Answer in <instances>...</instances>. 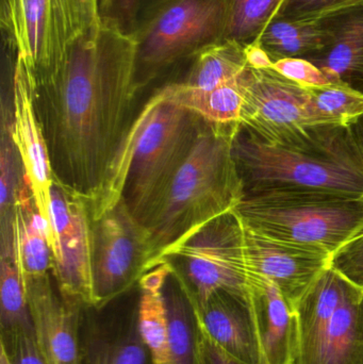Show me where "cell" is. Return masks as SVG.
<instances>
[{"instance_id":"1","label":"cell","mask_w":363,"mask_h":364,"mask_svg":"<svg viewBox=\"0 0 363 364\" xmlns=\"http://www.w3.org/2000/svg\"><path fill=\"white\" fill-rule=\"evenodd\" d=\"M27 80L53 178L90 205L134 119V38L100 21L57 68Z\"/></svg>"},{"instance_id":"2","label":"cell","mask_w":363,"mask_h":364,"mask_svg":"<svg viewBox=\"0 0 363 364\" xmlns=\"http://www.w3.org/2000/svg\"><path fill=\"white\" fill-rule=\"evenodd\" d=\"M204 123L200 115L158 90L126 129L99 192L89 205L92 220L123 199L132 215L146 227L191 155Z\"/></svg>"},{"instance_id":"3","label":"cell","mask_w":363,"mask_h":364,"mask_svg":"<svg viewBox=\"0 0 363 364\" xmlns=\"http://www.w3.org/2000/svg\"><path fill=\"white\" fill-rule=\"evenodd\" d=\"M232 154L244 196L291 192L363 198V158L349 126H310L285 140L266 141L240 124Z\"/></svg>"},{"instance_id":"4","label":"cell","mask_w":363,"mask_h":364,"mask_svg":"<svg viewBox=\"0 0 363 364\" xmlns=\"http://www.w3.org/2000/svg\"><path fill=\"white\" fill-rule=\"evenodd\" d=\"M239 125L205 121L191 155L146 225L157 264L168 250L207 223L234 211L244 198L232 154Z\"/></svg>"},{"instance_id":"5","label":"cell","mask_w":363,"mask_h":364,"mask_svg":"<svg viewBox=\"0 0 363 364\" xmlns=\"http://www.w3.org/2000/svg\"><path fill=\"white\" fill-rule=\"evenodd\" d=\"M243 226L288 243L334 255L363 235V198L322 193L244 196L234 210Z\"/></svg>"},{"instance_id":"6","label":"cell","mask_w":363,"mask_h":364,"mask_svg":"<svg viewBox=\"0 0 363 364\" xmlns=\"http://www.w3.org/2000/svg\"><path fill=\"white\" fill-rule=\"evenodd\" d=\"M226 0H168L134 34V82L138 92L226 40Z\"/></svg>"},{"instance_id":"7","label":"cell","mask_w":363,"mask_h":364,"mask_svg":"<svg viewBox=\"0 0 363 364\" xmlns=\"http://www.w3.org/2000/svg\"><path fill=\"white\" fill-rule=\"evenodd\" d=\"M100 21L99 0H0L2 48L29 79L57 68Z\"/></svg>"},{"instance_id":"8","label":"cell","mask_w":363,"mask_h":364,"mask_svg":"<svg viewBox=\"0 0 363 364\" xmlns=\"http://www.w3.org/2000/svg\"><path fill=\"white\" fill-rule=\"evenodd\" d=\"M296 310V364H363V289L330 267Z\"/></svg>"},{"instance_id":"9","label":"cell","mask_w":363,"mask_h":364,"mask_svg":"<svg viewBox=\"0 0 363 364\" xmlns=\"http://www.w3.org/2000/svg\"><path fill=\"white\" fill-rule=\"evenodd\" d=\"M162 260L178 261L183 276L173 272L196 307L205 305L217 291L249 294L244 226L234 211L194 231L168 250Z\"/></svg>"},{"instance_id":"10","label":"cell","mask_w":363,"mask_h":364,"mask_svg":"<svg viewBox=\"0 0 363 364\" xmlns=\"http://www.w3.org/2000/svg\"><path fill=\"white\" fill-rule=\"evenodd\" d=\"M93 308L100 310L130 290L157 265L148 229L121 199L91 223Z\"/></svg>"},{"instance_id":"11","label":"cell","mask_w":363,"mask_h":364,"mask_svg":"<svg viewBox=\"0 0 363 364\" xmlns=\"http://www.w3.org/2000/svg\"><path fill=\"white\" fill-rule=\"evenodd\" d=\"M50 214L51 273L58 290L66 299L93 307L89 201L55 181L51 186Z\"/></svg>"},{"instance_id":"12","label":"cell","mask_w":363,"mask_h":364,"mask_svg":"<svg viewBox=\"0 0 363 364\" xmlns=\"http://www.w3.org/2000/svg\"><path fill=\"white\" fill-rule=\"evenodd\" d=\"M240 124L266 141H281L317 126L306 87L273 68H247Z\"/></svg>"},{"instance_id":"13","label":"cell","mask_w":363,"mask_h":364,"mask_svg":"<svg viewBox=\"0 0 363 364\" xmlns=\"http://www.w3.org/2000/svg\"><path fill=\"white\" fill-rule=\"evenodd\" d=\"M4 70L10 83L12 125L11 136L16 149L23 178L29 186L36 210L47 226V237H50L51 186L53 168L44 134L34 111L33 102L23 65L2 48Z\"/></svg>"},{"instance_id":"14","label":"cell","mask_w":363,"mask_h":364,"mask_svg":"<svg viewBox=\"0 0 363 364\" xmlns=\"http://www.w3.org/2000/svg\"><path fill=\"white\" fill-rule=\"evenodd\" d=\"M244 246L247 273L274 282L294 309L330 267L328 252L272 239L245 227Z\"/></svg>"},{"instance_id":"15","label":"cell","mask_w":363,"mask_h":364,"mask_svg":"<svg viewBox=\"0 0 363 364\" xmlns=\"http://www.w3.org/2000/svg\"><path fill=\"white\" fill-rule=\"evenodd\" d=\"M36 344L46 364H82L79 301L55 291L50 274L21 278Z\"/></svg>"},{"instance_id":"16","label":"cell","mask_w":363,"mask_h":364,"mask_svg":"<svg viewBox=\"0 0 363 364\" xmlns=\"http://www.w3.org/2000/svg\"><path fill=\"white\" fill-rule=\"evenodd\" d=\"M191 308L196 326L234 360L260 364L259 342L249 294L217 291L202 307Z\"/></svg>"},{"instance_id":"17","label":"cell","mask_w":363,"mask_h":364,"mask_svg":"<svg viewBox=\"0 0 363 364\" xmlns=\"http://www.w3.org/2000/svg\"><path fill=\"white\" fill-rule=\"evenodd\" d=\"M247 289L259 342L260 364H296L298 324L296 310L266 277L247 273Z\"/></svg>"},{"instance_id":"18","label":"cell","mask_w":363,"mask_h":364,"mask_svg":"<svg viewBox=\"0 0 363 364\" xmlns=\"http://www.w3.org/2000/svg\"><path fill=\"white\" fill-rule=\"evenodd\" d=\"M328 45L306 60L339 85L363 94V1L324 15Z\"/></svg>"},{"instance_id":"19","label":"cell","mask_w":363,"mask_h":364,"mask_svg":"<svg viewBox=\"0 0 363 364\" xmlns=\"http://www.w3.org/2000/svg\"><path fill=\"white\" fill-rule=\"evenodd\" d=\"M173 267L168 260L149 269L140 282L138 327L146 346L151 364H172L170 346V322L166 297V284Z\"/></svg>"},{"instance_id":"20","label":"cell","mask_w":363,"mask_h":364,"mask_svg":"<svg viewBox=\"0 0 363 364\" xmlns=\"http://www.w3.org/2000/svg\"><path fill=\"white\" fill-rule=\"evenodd\" d=\"M148 355L139 331L138 314L117 324L93 321L83 340L82 364H147Z\"/></svg>"},{"instance_id":"21","label":"cell","mask_w":363,"mask_h":364,"mask_svg":"<svg viewBox=\"0 0 363 364\" xmlns=\"http://www.w3.org/2000/svg\"><path fill=\"white\" fill-rule=\"evenodd\" d=\"M330 33L323 17L274 18L260 34L259 43L273 62L286 58L313 57L328 45Z\"/></svg>"},{"instance_id":"22","label":"cell","mask_w":363,"mask_h":364,"mask_svg":"<svg viewBox=\"0 0 363 364\" xmlns=\"http://www.w3.org/2000/svg\"><path fill=\"white\" fill-rule=\"evenodd\" d=\"M246 68L244 45L225 40L198 53L183 78L174 82L188 91H212L240 76Z\"/></svg>"},{"instance_id":"23","label":"cell","mask_w":363,"mask_h":364,"mask_svg":"<svg viewBox=\"0 0 363 364\" xmlns=\"http://www.w3.org/2000/svg\"><path fill=\"white\" fill-rule=\"evenodd\" d=\"M242 75V74H241ZM241 75L209 92L188 91L175 82L162 87L166 97L213 124H240L244 92Z\"/></svg>"},{"instance_id":"24","label":"cell","mask_w":363,"mask_h":364,"mask_svg":"<svg viewBox=\"0 0 363 364\" xmlns=\"http://www.w3.org/2000/svg\"><path fill=\"white\" fill-rule=\"evenodd\" d=\"M6 106V105H4ZM2 107L1 153H0V218H1V256L14 254L13 250V222L17 193L23 184V174L16 149L11 136L12 111Z\"/></svg>"},{"instance_id":"25","label":"cell","mask_w":363,"mask_h":364,"mask_svg":"<svg viewBox=\"0 0 363 364\" xmlns=\"http://www.w3.org/2000/svg\"><path fill=\"white\" fill-rule=\"evenodd\" d=\"M174 278V284L168 278L166 284L172 364H195L193 312L183 286Z\"/></svg>"},{"instance_id":"26","label":"cell","mask_w":363,"mask_h":364,"mask_svg":"<svg viewBox=\"0 0 363 364\" xmlns=\"http://www.w3.org/2000/svg\"><path fill=\"white\" fill-rule=\"evenodd\" d=\"M306 89L317 125L350 126L363 115V94L347 85Z\"/></svg>"},{"instance_id":"27","label":"cell","mask_w":363,"mask_h":364,"mask_svg":"<svg viewBox=\"0 0 363 364\" xmlns=\"http://www.w3.org/2000/svg\"><path fill=\"white\" fill-rule=\"evenodd\" d=\"M228 25L226 40L246 45L256 42L277 16L287 0H226Z\"/></svg>"},{"instance_id":"28","label":"cell","mask_w":363,"mask_h":364,"mask_svg":"<svg viewBox=\"0 0 363 364\" xmlns=\"http://www.w3.org/2000/svg\"><path fill=\"white\" fill-rule=\"evenodd\" d=\"M0 316L2 333H34L31 316L18 269L12 256H0Z\"/></svg>"},{"instance_id":"29","label":"cell","mask_w":363,"mask_h":364,"mask_svg":"<svg viewBox=\"0 0 363 364\" xmlns=\"http://www.w3.org/2000/svg\"><path fill=\"white\" fill-rule=\"evenodd\" d=\"M141 0H99L100 19L134 38L138 29Z\"/></svg>"},{"instance_id":"30","label":"cell","mask_w":363,"mask_h":364,"mask_svg":"<svg viewBox=\"0 0 363 364\" xmlns=\"http://www.w3.org/2000/svg\"><path fill=\"white\" fill-rule=\"evenodd\" d=\"M273 70L285 76L286 78L303 85V87H324V85H339L335 82L323 70L310 61L302 58H286L274 62Z\"/></svg>"},{"instance_id":"31","label":"cell","mask_w":363,"mask_h":364,"mask_svg":"<svg viewBox=\"0 0 363 364\" xmlns=\"http://www.w3.org/2000/svg\"><path fill=\"white\" fill-rule=\"evenodd\" d=\"M330 267L363 289V235L337 250L330 259Z\"/></svg>"},{"instance_id":"32","label":"cell","mask_w":363,"mask_h":364,"mask_svg":"<svg viewBox=\"0 0 363 364\" xmlns=\"http://www.w3.org/2000/svg\"><path fill=\"white\" fill-rule=\"evenodd\" d=\"M363 0H287L275 18L311 19Z\"/></svg>"},{"instance_id":"33","label":"cell","mask_w":363,"mask_h":364,"mask_svg":"<svg viewBox=\"0 0 363 364\" xmlns=\"http://www.w3.org/2000/svg\"><path fill=\"white\" fill-rule=\"evenodd\" d=\"M1 343L12 364H46L38 350L34 333L23 331L2 333Z\"/></svg>"},{"instance_id":"34","label":"cell","mask_w":363,"mask_h":364,"mask_svg":"<svg viewBox=\"0 0 363 364\" xmlns=\"http://www.w3.org/2000/svg\"><path fill=\"white\" fill-rule=\"evenodd\" d=\"M194 321V320H193ZM195 350L202 364H241L215 343L194 323Z\"/></svg>"},{"instance_id":"35","label":"cell","mask_w":363,"mask_h":364,"mask_svg":"<svg viewBox=\"0 0 363 364\" xmlns=\"http://www.w3.org/2000/svg\"><path fill=\"white\" fill-rule=\"evenodd\" d=\"M245 55H246L247 65L256 70H266L272 68L274 62L271 59L264 47L258 42L245 46Z\"/></svg>"},{"instance_id":"36","label":"cell","mask_w":363,"mask_h":364,"mask_svg":"<svg viewBox=\"0 0 363 364\" xmlns=\"http://www.w3.org/2000/svg\"><path fill=\"white\" fill-rule=\"evenodd\" d=\"M166 1L168 0H141L138 27L143 21H146L148 17H151Z\"/></svg>"},{"instance_id":"37","label":"cell","mask_w":363,"mask_h":364,"mask_svg":"<svg viewBox=\"0 0 363 364\" xmlns=\"http://www.w3.org/2000/svg\"><path fill=\"white\" fill-rule=\"evenodd\" d=\"M349 128L363 158V115L353 122Z\"/></svg>"},{"instance_id":"38","label":"cell","mask_w":363,"mask_h":364,"mask_svg":"<svg viewBox=\"0 0 363 364\" xmlns=\"http://www.w3.org/2000/svg\"><path fill=\"white\" fill-rule=\"evenodd\" d=\"M0 364H12L4 344L0 346Z\"/></svg>"},{"instance_id":"39","label":"cell","mask_w":363,"mask_h":364,"mask_svg":"<svg viewBox=\"0 0 363 364\" xmlns=\"http://www.w3.org/2000/svg\"><path fill=\"white\" fill-rule=\"evenodd\" d=\"M195 364H202V361H200V357H198V355L196 354V352H195Z\"/></svg>"}]
</instances>
